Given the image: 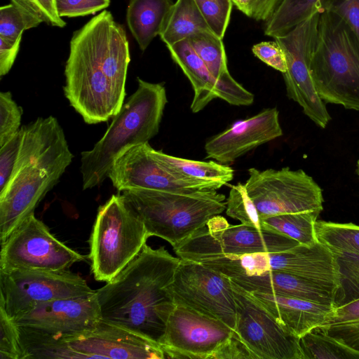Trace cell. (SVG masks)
Masks as SVG:
<instances>
[{
  "label": "cell",
  "instance_id": "1",
  "mask_svg": "<svg viewBox=\"0 0 359 359\" xmlns=\"http://www.w3.org/2000/svg\"><path fill=\"white\" fill-rule=\"evenodd\" d=\"M180 258L147 243L118 275L95 290L102 320L161 346L176 304L169 291Z\"/></svg>",
  "mask_w": 359,
  "mask_h": 359
},
{
  "label": "cell",
  "instance_id": "2",
  "mask_svg": "<svg viewBox=\"0 0 359 359\" xmlns=\"http://www.w3.org/2000/svg\"><path fill=\"white\" fill-rule=\"evenodd\" d=\"M24 133L11 180L0 191V241L17 229L58 182L74 158L56 118H38Z\"/></svg>",
  "mask_w": 359,
  "mask_h": 359
},
{
  "label": "cell",
  "instance_id": "3",
  "mask_svg": "<svg viewBox=\"0 0 359 359\" xmlns=\"http://www.w3.org/2000/svg\"><path fill=\"white\" fill-rule=\"evenodd\" d=\"M137 89L123 104L102 137L91 150L81 153L80 170L83 189L101 184L115 159L128 149L149 141L157 135L168 102L163 83L137 78Z\"/></svg>",
  "mask_w": 359,
  "mask_h": 359
},
{
  "label": "cell",
  "instance_id": "4",
  "mask_svg": "<svg viewBox=\"0 0 359 359\" xmlns=\"http://www.w3.org/2000/svg\"><path fill=\"white\" fill-rule=\"evenodd\" d=\"M65 76V96L88 124L107 121L124 104L126 84L111 73L95 51L86 25L71 39Z\"/></svg>",
  "mask_w": 359,
  "mask_h": 359
},
{
  "label": "cell",
  "instance_id": "5",
  "mask_svg": "<svg viewBox=\"0 0 359 359\" xmlns=\"http://www.w3.org/2000/svg\"><path fill=\"white\" fill-rule=\"evenodd\" d=\"M143 220L149 236H157L173 248L226 208L217 190L184 193L144 189L121 192Z\"/></svg>",
  "mask_w": 359,
  "mask_h": 359
},
{
  "label": "cell",
  "instance_id": "6",
  "mask_svg": "<svg viewBox=\"0 0 359 359\" xmlns=\"http://www.w3.org/2000/svg\"><path fill=\"white\" fill-rule=\"evenodd\" d=\"M311 70L324 102L359 111V45L346 25L333 13H320Z\"/></svg>",
  "mask_w": 359,
  "mask_h": 359
},
{
  "label": "cell",
  "instance_id": "7",
  "mask_svg": "<svg viewBox=\"0 0 359 359\" xmlns=\"http://www.w3.org/2000/svg\"><path fill=\"white\" fill-rule=\"evenodd\" d=\"M149 238L144 223L122 194L98 208L89 239L91 272L107 283L141 252Z\"/></svg>",
  "mask_w": 359,
  "mask_h": 359
},
{
  "label": "cell",
  "instance_id": "8",
  "mask_svg": "<svg viewBox=\"0 0 359 359\" xmlns=\"http://www.w3.org/2000/svg\"><path fill=\"white\" fill-rule=\"evenodd\" d=\"M299 244L294 239L266 227L244 224L230 225L224 217L217 215L173 249L180 259L198 262L219 255L282 252Z\"/></svg>",
  "mask_w": 359,
  "mask_h": 359
},
{
  "label": "cell",
  "instance_id": "9",
  "mask_svg": "<svg viewBox=\"0 0 359 359\" xmlns=\"http://www.w3.org/2000/svg\"><path fill=\"white\" fill-rule=\"evenodd\" d=\"M244 184L255 209L254 226L264 218L281 214L323 210L322 189L302 170H248Z\"/></svg>",
  "mask_w": 359,
  "mask_h": 359
},
{
  "label": "cell",
  "instance_id": "10",
  "mask_svg": "<svg viewBox=\"0 0 359 359\" xmlns=\"http://www.w3.org/2000/svg\"><path fill=\"white\" fill-rule=\"evenodd\" d=\"M87 257L58 240L32 213L1 242L0 270L59 271Z\"/></svg>",
  "mask_w": 359,
  "mask_h": 359
},
{
  "label": "cell",
  "instance_id": "11",
  "mask_svg": "<svg viewBox=\"0 0 359 359\" xmlns=\"http://www.w3.org/2000/svg\"><path fill=\"white\" fill-rule=\"evenodd\" d=\"M95 292L85 279L68 269L0 270V306L13 319L48 302L88 296Z\"/></svg>",
  "mask_w": 359,
  "mask_h": 359
},
{
  "label": "cell",
  "instance_id": "12",
  "mask_svg": "<svg viewBox=\"0 0 359 359\" xmlns=\"http://www.w3.org/2000/svg\"><path fill=\"white\" fill-rule=\"evenodd\" d=\"M320 13L313 14L287 33L273 39L286 58L287 71L283 75L287 97L299 104L313 123L325 128L331 117L317 93L311 70Z\"/></svg>",
  "mask_w": 359,
  "mask_h": 359
},
{
  "label": "cell",
  "instance_id": "13",
  "mask_svg": "<svg viewBox=\"0 0 359 359\" xmlns=\"http://www.w3.org/2000/svg\"><path fill=\"white\" fill-rule=\"evenodd\" d=\"M168 289L175 304L218 319L235 330L236 306L229 277L201 262L180 259Z\"/></svg>",
  "mask_w": 359,
  "mask_h": 359
},
{
  "label": "cell",
  "instance_id": "14",
  "mask_svg": "<svg viewBox=\"0 0 359 359\" xmlns=\"http://www.w3.org/2000/svg\"><path fill=\"white\" fill-rule=\"evenodd\" d=\"M231 282L236 306L234 331L255 358L304 359L299 338L283 328L251 293Z\"/></svg>",
  "mask_w": 359,
  "mask_h": 359
},
{
  "label": "cell",
  "instance_id": "15",
  "mask_svg": "<svg viewBox=\"0 0 359 359\" xmlns=\"http://www.w3.org/2000/svg\"><path fill=\"white\" fill-rule=\"evenodd\" d=\"M224 322L176 304L161 343L165 358L208 359L232 336Z\"/></svg>",
  "mask_w": 359,
  "mask_h": 359
},
{
  "label": "cell",
  "instance_id": "16",
  "mask_svg": "<svg viewBox=\"0 0 359 359\" xmlns=\"http://www.w3.org/2000/svg\"><path fill=\"white\" fill-rule=\"evenodd\" d=\"M108 178L119 192L132 189L184 193L217 190L210 184L173 175L156 158L149 142L133 146L119 155Z\"/></svg>",
  "mask_w": 359,
  "mask_h": 359
},
{
  "label": "cell",
  "instance_id": "17",
  "mask_svg": "<svg viewBox=\"0 0 359 359\" xmlns=\"http://www.w3.org/2000/svg\"><path fill=\"white\" fill-rule=\"evenodd\" d=\"M102 320L96 292L39 304L13 319L20 327L68 337L93 329Z\"/></svg>",
  "mask_w": 359,
  "mask_h": 359
},
{
  "label": "cell",
  "instance_id": "18",
  "mask_svg": "<svg viewBox=\"0 0 359 359\" xmlns=\"http://www.w3.org/2000/svg\"><path fill=\"white\" fill-rule=\"evenodd\" d=\"M86 358L164 359L160 345L121 327L100 320L91 330L64 337Z\"/></svg>",
  "mask_w": 359,
  "mask_h": 359
},
{
  "label": "cell",
  "instance_id": "19",
  "mask_svg": "<svg viewBox=\"0 0 359 359\" xmlns=\"http://www.w3.org/2000/svg\"><path fill=\"white\" fill-rule=\"evenodd\" d=\"M276 108L265 109L212 137L205 144L206 158L229 164L283 135Z\"/></svg>",
  "mask_w": 359,
  "mask_h": 359
},
{
  "label": "cell",
  "instance_id": "20",
  "mask_svg": "<svg viewBox=\"0 0 359 359\" xmlns=\"http://www.w3.org/2000/svg\"><path fill=\"white\" fill-rule=\"evenodd\" d=\"M275 271L300 277L335 295L340 286L337 256L319 241L311 245L299 244L289 250L276 252Z\"/></svg>",
  "mask_w": 359,
  "mask_h": 359
},
{
  "label": "cell",
  "instance_id": "21",
  "mask_svg": "<svg viewBox=\"0 0 359 359\" xmlns=\"http://www.w3.org/2000/svg\"><path fill=\"white\" fill-rule=\"evenodd\" d=\"M250 293L283 328L299 339L325 323L336 308L291 297L257 292Z\"/></svg>",
  "mask_w": 359,
  "mask_h": 359
},
{
  "label": "cell",
  "instance_id": "22",
  "mask_svg": "<svg viewBox=\"0 0 359 359\" xmlns=\"http://www.w3.org/2000/svg\"><path fill=\"white\" fill-rule=\"evenodd\" d=\"M231 279L249 292H257L291 297L337 307L335 294L292 274L269 271Z\"/></svg>",
  "mask_w": 359,
  "mask_h": 359
},
{
  "label": "cell",
  "instance_id": "23",
  "mask_svg": "<svg viewBox=\"0 0 359 359\" xmlns=\"http://www.w3.org/2000/svg\"><path fill=\"white\" fill-rule=\"evenodd\" d=\"M167 48L173 61L191 84L194 96L190 108L193 113L199 112L212 100L219 98L217 81L188 39L168 46Z\"/></svg>",
  "mask_w": 359,
  "mask_h": 359
},
{
  "label": "cell",
  "instance_id": "24",
  "mask_svg": "<svg viewBox=\"0 0 359 359\" xmlns=\"http://www.w3.org/2000/svg\"><path fill=\"white\" fill-rule=\"evenodd\" d=\"M173 5L172 0H130L126 22L142 51L161 34Z\"/></svg>",
  "mask_w": 359,
  "mask_h": 359
},
{
  "label": "cell",
  "instance_id": "25",
  "mask_svg": "<svg viewBox=\"0 0 359 359\" xmlns=\"http://www.w3.org/2000/svg\"><path fill=\"white\" fill-rule=\"evenodd\" d=\"M154 154L170 172L181 179L208 184L217 189L233 179V170L226 164L176 157L154 149Z\"/></svg>",
  "mask_w": 359,
  "mask_h": 359
},
{
  "label": "cell",
  "instance_id": "26",
  "mask_svg": "<svg viewBox=\"0 0 359 359\" xmlns=\"http://www.w3.org/2000/svg\"><path fill=\"white\" fill-rule=\"evenodd\" d=\"M208 31L211 30L195 0H177L159 36L168 46Z\"/></svg>",
  "mask_w": 359,
  "mask_h": 359
},
{
  "label": "cell",
  "instance_id": "27",
  "mask_svg": "<svg viewBox=\"0 0 359 359\" xmlns=\"http://www.w3.org/2000/svg\"><path fill=\"white\" fill-rule=\"evenodd\" d=\"M22 359L83 358L73 350L64 337L20 327Z\"/></svg>",
  "mask_w": 359,
  "mask_h": 359
},
{
  "label": "cell",
  "instance_id": "28",
  "mask_svg": "<svg viewBox=\"0 0 359 359\" xmlns=\"http://www.w3.org/2000/svg\"><path fill=\"white\" fill-rule=\"evenodd\" d=\"M44 22L41 13L30 0H11L0 8V37L22 39L25 30Z\"/></svg>",
  "mask_w": 359,
  "mask_h": 359
},
{
  "label": "cell",
  "instance_id": "29",
  "mask_svg": "<svg viewBox=\"0 0 359 359\" xmlns=\"http://www.w3.org/2000/svg\"><path fill=\"white\" fill-rule=\"evenodd\" d=\"M320 212L310 211L273 215L262 219L260 226L285 235L299 244L311 245L318 241L315 223Z\"/></svg>",
  "mask_w": 359,
  "mask_h": 359
},
{
  "label": "cell",
  "instance_id": "30",
  "mask_svg": "<svg viewBox=\"0 0 359 359\" xmlns=\"http://www.w3.org/2000/svg\"><path fill=\"white\" fill-rule=\"evenodd\" d=\"M316 330L359 352V299L337 306L330 318Z\"/></svg>",
  "mask_w": 359,
  "mask_h": 359
},
{
  "label": "cell",
  "instance_id": "31",
  "mask_svg": "<svg viewBox=\"0 0 359 359\" xmlns=\"http://www.w3.org/2000/svg\"><path fill=\"white\" fill-rule=\"evenodd\" d=\"M324 0H283L266 22L265 35L275 38L283 35L309 18L322 11Z\"/></svg>",
  "mask_w": 359,
  "mask_h": 359
},
{
  "label": "cell",
  "instance_id": "32",
  "mask_svg": "<svg viewBox=\"0 0 359 359\" xmlns=\"http://www.w3.org/2000/svg\"><path fill=\"white\" fill-rule=\"evenodd\" d=\"M315 233L318 241L336 255L359 256V226L352 223L317 220Z\"/></svg>",
  "mask_w": 359,
  "mask_h": 359
},
{
  "label": "cell",
  "instance_id": "33",
  "mask_svg": "<svg viewBox=\"0 0 359 359\" xmlns=\"http://www.w3.org/2000/svg\"><path fill=\"white\" fill-rule=\"evenodd\" d=\"M299 344L304 359H359V352L316 330L302 336Z\"/></svg>",
  "mask_w": 359,
  "mask_h": 359
},
{
  "label": "cell",
  "instance_id": "34",
  "mask_svg": "<svg viewBox=\"0 0 359 359\" xmlns=\"http://www.w3.org/2000/svg\"><path fill=\"white\" fill-rule=\"evenodd\" d=\"M336 256L340 276V286L336 294L337 306L359 299V256Z\"/></svg>",
  "mask_w": 359,
  "mask_h": 359
},
{
  "label": "cell",
  "instance_id": "35",
  "mask_svg": "<svg viewBox=\"0 0 359 359\" xmlns=\"http://www.w3.org/2000/svg\"><path fill=\"white\" fill-rule=\"evenodd\" d=\"M210 29L223 39L229 23L231 0H195Z\"/></svg>",
  "mask_w": 359,
  "mask_h": 359
},
{
  "label": "cell",
  "instance_id": "36",
  "mask_svg": "<svg viewBox=\"0 0 359 359\" xmlns=\"http://www.w3.org/2000/svg\"><path fill=\"white\" fill-rule=\"evenodd\" d=\"M22 109L13 100L11 92L0 93V147L20 129Z\"/></svg>",
  "mask_w": 359,
  "mask_h": 359
},
{
  "label": "cell",
  "instance_id": "37",
  "mask_svg": "<svg viewBox=\"0 0 359 359\" xmlns=\"http://www.w3.org/2000/svg\"><path fill=\"white\" fill-rule=\"evenodd\" d=\"M19 326L0 306V359H22Z\"/></svg>",
  "mask_w": 359,
  "mask_h": 359
},
{
  "label": "cell",
  "instance_id": "38",
  "mask_svg": "<svg viewBox=\"0 0 359 359\" xmlns=\"http://www.w3.org/2000/svg\"><path fill=\"white\" fill-rule=\"evenodd\" d=\"M323 11L339 17L348 27L359 45V0H324Z\"/></svg>",
  "mask_w": 359,
  "mask_h": 359
},
{
  "label": "cell",
  "instance_id": "39",
  "mask_svg": "<svg viewBox=\"0 0 359 359\" xmlns=\"http://www.w3.org/2000/svg\"><path fill=\"white\" fill-rule=\"evenodd\" d=\"M23 133L24 128L21 126L18 132L0 147V191L5 189L12 176Z\"/></svg>",
  "mask_w": 359,
  "mask_h": 359
},
{
  "label": "cell",
  "instance_id": "40",
  "mask_svg": "<svg viewBox=\"0 0 359 359\" xmlns=\"http://www.w3.org/2000/svg\"><path fill=\"white\" fill-rule=\"evenodd\" d=\"M110 0H55L60 18H76L94 14L107 8Z\"/></svg>",
  "mask_w": 359,
  "mask_h": 359
},
{
  "label": "cell",
  "instance_id": "41",
  "mask_svg": "<svg viewBox=\"0 0 359 359\" xmlns=\"http://www.w3.org/2000/svg\"><path fill=\"white\" fill-rule=\"evenodd\" d=\"M233 4L248 18L268 22L283 0H231Z\"/></svg>",
  "mask_w": 359,
  "mask_h": 359
},
{
  "label": "cell",
  "instance_id": "42",
  "mask_svg": "<svg viewBox=\"0 0 359 359\" xmlns=\"http://www.w3.org/2000/svg\"><path fill=\"white\" fill-rule=\"evenodd\" d=\"M253 54L268 66L284 74L287 71V62L285 53L274 41H262L252 46Z\"/></svg>",
  "mask_w": 359,
  "mask_h": 359
},
{
  "label": "cell",
  "instance_id": "43",
  "mask_svg": "<svg viewBox=\"0 0 359 359\" xmlns=\"http://www.w3.org/2000/svg\"><path fill=\"white\" fill-rule=\"evenodd\" d=\"M214 359H256L235 331L212 355Z\"/></svg>",
  "mask_w": 359,
  "mask_h": 359
},
{
  "label": "cell",
  "instance_id": "44",
  "mask_svg": "<svg viewBox=\"0 0 359 359\" xmlns=\"http://www.w3.org/2000/svg\"><path fill=\"white\" fill-rule=\"evenodd\" d=\"M22 39L15 41L0 37V76L7 74L18 55Z\"/></svg>",
  "mask_w": 359,
  "mask_h": 359
},
{
  "label": "cell",
  "instance_id": "45",
  "mask_svg": "<svg viewBox=\"0 0 359 359\" xmlns=\"http://www.w3.org/2000/svg\"><path fill=\"white\" fill-rule=\"evenodd\" d=\"M32 2L41 13L45 22L58 27L66 25L65 21L57 13L55 0H32Z\"/></svg>",
  "mask_w": 359,
  "mask_h": 359
},
{
  "label": "cell",
  "instance_id": "46",
  "mask_svg": "<svg viewBox=\"0 0 359 359\" xmlns=\"http://www.w3.org/2000/svg\"><path fill=\"white\" fill-rule=\"evenodd\" d=\"M356 172L358 174V176L359 177V159L357 161V165H356Z\"/></svg>",
  "mask_w": 359,
  "mask_h": 359
},
{
  "label": "cell",
  "instance_id": "47",
  "mask_svg": "<svg viewBox=\"0 0 359 359\" xmlns=\"http://www.w3.org/2000/svg\"><path fill=\"white\" fill-rule=\"evenodd\" d=\"M31 1H32V0H30ZM34 4V3H33Z\"/></svg>",
  "mask_w": 359,
  "mask_h": 359
}]
</instances>
